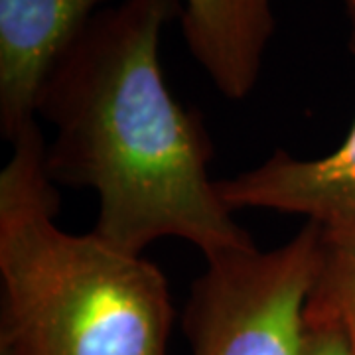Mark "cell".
<instances>
[{"label": "cell", "mask_w": 355, "mask_h": 355, "mask_svg": "<svg viewBox=\"0 0 355 355\" xmlns=\"http://www.w3.org/2000/svg\"><path fill=\"white\" fill-rule=\"evenodd\" d=\"M180 16L182 0L105 6L53 65L36 116L55 130L46 146L51 182L97 193L101 241L142 254L174 237L207 261L254 243L209 176L202 116L174 99L162 76L160 36Z\"/></svg>", "instance_id": "1"}, {"label": "cell", "mask_w": 355, "mask_h": 355, "mask_svg": "<svg viewBox=\"0 0 355 355\" xmlns=\"http://www.w3.org/2000/svg\"><path fill=\"white\" fill-rule=\"evenodd\" d=\"M38 125L0 172V355H166L174 320L160 268L55 223Z\"/></svg>", "instance_id": "2"}, {"label": "cell", "mask_w": 355, "mask_h": 355, "mask_svg": "<svg viewBox=\"0 0 355 355\" xmlns=\"http://www.w3.org/2000/svg\"><path fill=\"white\" fill-rule=\"evenodd\" d=\"M320 253L322 229L306 223L277 249L207 259L184 312L191 355H302Z\"/></svg>", "instance_id": "3"}, {"label": "cell", "mask_w": 355, "mask_h": 355, "mask_svg": "<svg viewBox=\"0 0 355 355\" xmlns=\"http://www.w3.org/2000/svg\"><path fill=\"white\" fill-rule=\"evenodd\" d=\"M349 51L355 58V18ZM229 209H268L302 216L328 235L355 237V123L343 142L322 158L277 150L253 170L217 180Z\"/></svg>", "instance_id": "4"}, {"label": "cell", "mask_w": 355, "mask_h": 355, "mask_svg": "<svg viewBox=\"0 0 355 355\" xmlns=\"http://www.w3.org/2000/svg\"><path fill=\"white\" fill-rule=\"evenodd\" d=\"M107 0H0V130L12 144L36 125L53 65Z\"/></svg>", "instance_id": "5"}, {"label": "cell", "mask_w": 355, "mask_h": 355, "mask_svg": "<svg viewBox=\"0 0 355 355\" xmlns=\"http://www.w3.org/2000/svg\"><path fill=\"white\" fill-rule=\"evenodd\" d=\"M182 32L196 62L227 99L257 85L277 20L270 0H182Z\"/></svg>", "instance_id": "6"}, {"label": "cell", "mask_w": 355, "mask_h": 355, "mask_svg": "<svg viewBox=\"0 0 355 355\" xmlns=\"http://www.w3.org/2000/svg\"><path fill=\"white\" fill-rule=\"evenodd\" d=\"M304 320L342 326L355 349V237L322 231L320 265L306 300Z\"/></svg>", "instance_id": "7"}, {"label": "cell", "mask_w": 355, "mask_h": 355, "mask_svg": "<svg viewBox=\"0 0 355 355\" xmlns=\"http://www.w3.org/2000/svg\"><path fill=\"white\" fill-rule=\"evenodd\" d=\"M302 355H355V349L342 326L304 320Z\"/></svg>", "instance_id": "8"}, {"label": "cell", "mask_w": 355, "mask_h": 355, "mask_svg": "<svg viewBox=\"0 0 355 355\" xmlns=\"http://www.w3.org/2000/svg\"><path fill=\"white\" fill-rule=\"evenodd\" d=\"M343 2H345V6H347L349 18H355V0H343Z\"/></svg>", "instance_id": "9"}]
</instances>
